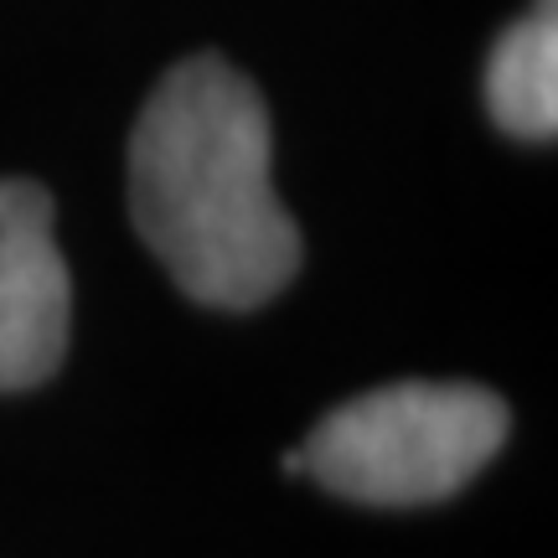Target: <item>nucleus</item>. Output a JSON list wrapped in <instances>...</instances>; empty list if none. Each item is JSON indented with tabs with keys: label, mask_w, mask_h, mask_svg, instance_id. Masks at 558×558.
<instances>
[{
	"label": "nucleus",
	"mask_w": 558,
	"mask_h": 558,
	"mask_svg": "<svg viewBox=\"0 0 558 558\" xmlns=\"http://www.w3.org/2000/svg\"><path fill=\"white\" fill-rule=\"evenodd\" d=\"M130 218L181 290L218 311H254L300 269V233L269 181L264 99L222 58H186L145 99Z\"/></svg>",
	"instance_id": "nucleus-1"
},
{
	"label": "nucleus",
	"mask_w": 558,
	"mask_h": 558,
	"mask_svg": "<svg viewBox=\"0 0 558 558\" xmlns=\"http://www.w3.org/2000/svg\"><path fill=\"white\" fill-rule=\"evenodd\" d=\"M507 439V403L476 383H388L341 403L300 445V471L367 507L456 497Z\"/></svg>",
	"instance_id": "nucleus-2"
},
{
	"label": "nucleus",
	"mask_w": 558,
	"mask_h": 558,
	"mask_svg": "<svg viewBox=\"0 0 558 558\" xmlns=\"http://www.w3.org/2000/svg\"><path fill=\"white\" fill-rule=\"evenodd\" d=\"M73 284L52 239V197L0 181V388H37L68 352Z\"/></svg>",
	"instance_id": "nucleus-3"
},
{
	"label": "nucleus",
	"mask_w": 558,
	"mask_h": 558,
	"mask_svg": "<svg viewBox=\"0 0 558 558\" xmlns=\"http://www.w3.org/2000/svg\"><path fill=\"white\" fill-rule=\"evenodd\" d=\"M486 104L501 130L522 140H554L558 130V11L543 0L492 47Z\"/></svg>",
	"instance_id": "nucleus-4"
}]
</instances>
